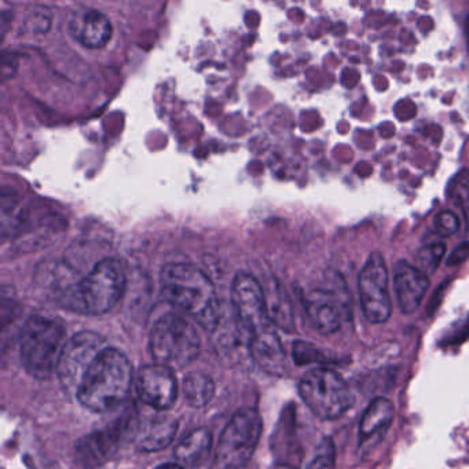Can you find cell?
Returning a JSON list of instances; mask_svg holds the SVG:
<instances>
[{"label":"cell","instance_id":"17","mask_svg":"<svg viewBox=\"0 0 469 469\" xmlns=\"http://www.w3.org/2000/svg\"><path fill=\"white\" fill-rule=\"evenodd\" d=\"M122 434L116 428L101 431L84 438L78 446V456L84 465L94 466L104 463L116 448L117 439Z\"/></svg>","mask_w":469,"mask_h":469},{"label":"cell","instance_id":"6","mask_svg":"<svg viewBox=\"0 0 469 469\" xmlns=\"http://www.w3.org/2000/svg\"><path fill=\"white\" fill-rule=\"evenodd\" d=\"M201 348L196 328L181 315L158 318L150 336V350L156 362L168 368H184L196 361Z\"/></svg>","mask_w":469,"mask_h":469},{"label":"cell","instance_id":"2","mask_svg":"<svg viewBox=\"0 0 469 469\" xmlns=\"http://www.w3.org/2000/svg\"><path fill=\"white\" fill-rule=\"evenodd\" d=\"M132 365L122 351L107 347L90 366L78 396L86 409L109 412L120 406L130 396Z\"/></svg>","mask_w":469,"mask_h":469},{"label":"cell","instance_id":"10","mask_svg":"<svg viewBox=\"0 0 469 469\" xmlns=\"http://www.w3.org/2000/svg\"><path fill=\"white\" fill-rule=\"evenodd\" d=\"M105 348L107 345L101 336L87 330L74 335L65 343L55 371L66 394L78 396L81 381L90 366Z\"/></svg>","mask_w":469,"mask_h":469},{"label":"cell","instance_id":"25","mask_svg":"<svg viewBox=\"0 0 469 469\" xmlns=\"http://www.w3.org/2000/svg\"><path fill=\"white\" fill-rule=\"evenodd\" d=\"M469 255V243H465L461 245L458 250H456L455 252H453V255L448 258V266H455L458 265V263H463L464 260H465L466 258H468Z\"/></svg>","mask_w":469,"mask_h":469},{"label":"cell","instance_id":"15","mask_svg":"<svg viewBox=\"0 0 469 469\" xmlns=\"http://www.w3.org/2000/svg\"><path fill=\"white\" fill-rule=\"evenodd\" d=\"M396 417V406L389 399L376 398L363 413L360 425L361 446L371 445L386 434Z\"/></svg>","mask_w":469,"mask_h":469},{"label":"cell","instance_id":"16","mask_svg":"<svg viewBox=\"0 0 469 469\" xmlns=\"http://www.w3.org/2000/svg\"><path fill=\"white\" fill-rule=\"evenodd\" d=\"M178 431V422L171 417H158L145 422L137 435L140 450L146 453L158 452L173 442Z\"/></svg>","mask_w":469,"mask_h":469},{"label":"cell","instance_id":"22","mask_svg":"<svg viewBox=\"0 0 469 469\" xmlns=\"http://www.w3.org/2000/svg\"><path fill=\"white\" fill-rule=\"evenodd\" d=\"M306 469H336V452L332 440L325 439L314 460Z\"/></svg>","mask_w":469,"mask_h":469},{"label":"cell","instance_id":"9","mask_svg":"<svg viewBox=\"0 0 469 469\" xmlns=\"http://www.w3.org/2000/svg\"><path fill=\"white\" fill-rule=\"evenodd\" d=\"M389 276L380 252H373L358 276L361 309L371 324H384L392 312Z\"/></svg>","mask_w":469,"mask_h":469},{"label":"cell","instance_id":"19","mask_svg":"<svg viewBox=\"0 0 469 469\" xmlns=\"http://www.w3.org/2000/svg\"><path fill=\"white\" fill-rule=\"evenodd\" d=\"M183 396L192 407H204L214 398V381L201 371H192L184 378Z\"/></svg>","mask_w":469,"mask_h":469},{"label":"cell","instance_id":"5","mask_svg":"<svg viewBox=\"0 0 469 469\" xmlns=\"http://www.w3.org/2000/svg\"><path fill=\"white\" fill-rule=\"evenodd\" d=\"M300 398L318 419H340L354 405L350 387L339 371L315 368L307 371L299 383Z\"/></svg>","mask_w":469,"mask_h":469},{"label":"cell","instance_id":"3","mask_svg":"<svg viewBox=\"0 0 469 469\" xmlns=\"http://www.w3.org/2000/svg\"><path fill=\"white\" fill-rule=\"evenodd\" d=\"M127 274L120 259L99 260L84 278L66 292V306L90 315L114 309L124 294Z\"/></svg>","mask_w":469,"mask_h":469},{"label":"cell","instance_id":"24","mask_svg":"<svg viewBox=\"0 0 469 469\" xmlns=\"http://www.w3.org/2000/svg\"><path fill=\"white\" fill-rule=\"evenodd\" d=\"M434 227L438 234L450 237L460 229V220L452 211H442L434 217Z\"/></svg>","mask_w":469,"mask_h":469},{"label":"cell","instance_id":"26","mask_svg":"<svg viewBox=\"0 0 469 469\" xmlns=\"http://www.w3.org/2000/svg\"><path fill=\"white\" fill-rule=\"evenodd\" d=\"M158 469H184L183 466L178 464H166V465L158 466Z\"/></svg>","mask_w":469,"mask_h":469},{"label":"cell","instance_id":"14","mask_svg":"<svg viewBox=\"0 0 469 469\" xmlns=\"http://www.w3.org/2000/svg\"><path fill=\"white\" fill-rule=\"evenodd\" d=\"M69 30L87 48L104 47L112 38L109 18L96 9L76 10L69 20Z\"/></svg>","mask_w":469,"mask_h":469},{"label":"cell","instance_id":"13","mask_svg":"<svg viewBox=\"0 0 469 469\" xmlns=\"http://www.w3.org/2000/svg\"><path fill=\"white\" fill-rule=\"evenodd\" d=\"M394 289L399 309L404 314L416 312L430 289V278L424 271L406 260H399L394 268Z\"/></svg>","mask_w":469,"mask_h":469},{"label":"cell","instance_id":"21","mask_svg":"<svg viewBox=\"0 0 469 469\" xmlns=\"http://www.w3.org/2000/svg\"><path fill=\"white\" fill-rule=\"evenodd\" d=\"M446 253V245L442 243H430L417 253V261H419L420 270L425 274L434 273Z\"/></svg>","mask_w":469,"mask_h":469},{"label":"cell","instance_id":"8","mask_svg":"<svg viewBox=\"0 0 469 469\" xmlns=\"http://www.w3.org/2000/svg\"><path fill=\"white\" fill-rule=\"evenodd\" d=\"M232 304L238 327L247 336L248 342H256L276 333L266 303L265 289L255 277L247 273H238L234 277Z\"/></svg>","mask_w":469,"mask_h":469},{"label":"cell","instance_id":"20","mask_svg":"<svg viewBox=\"0 0 469 469\" xmlns=\"http://www.w3.org/2000/svg\"><path fill=\"white\" fill-rule=\"evenodd\" d=\"M448 194L452 197L453 201L463 209L466 220H469V173L466 170L460 171L455 176L450 186H448Z\"/></svg>","mask_w":469,"mask_h":469},{"label":"cell","instance_id":"7","mask_svg":"<svg viewBox=\"0 0 469 469\" xmlns=\"http://www.w3.org/2000/svg\"><path fill=\"white\" fill-rule=\"evenodd\" d=\"M260 434V414L251 407L238 410L223 431L211 469H243L252 457Z\"/></svg>","mask_w":469,"mask_h":469},{"label":"cell","instance_id":"11","mask_svg":"<svg viewBox=\"0 0 469 469\" xmlns=\"http://www.w3.org/2000/svg\"><path fill=\"white\" fill-rule=\"evenodd\" d=\"M137 391L141 401L158 410H168L178 398V381L168 366H145L138 374Z\"/></svg>","mask_w":469,"mask_h":469},{"label":"cell","instance_id":"23","mask_svg":"<svg viewBox=\"0 0 469 469\" xmlns=\"http://www.w3.org/2000/svg\"><path fill=\"white\" fill-rule=\"evenodd\" d=\"M294 356L299 365L307 363L322 362L325 361L324 354L318 350L315 345L306 342H296L294 345Z\"/></svg>","mask_w":469,"mask_h":469},{"label":"cell","instance_id":"1","mask_svg":"<svg viewBox=\"0 0 469 469\" xmlns=\"http://www.w3.org/2000/svg\"><path fill=\"white\" fill-rule=\"evenodd\" d=\"M161 296L191 314L205 329L219 324L220 304L214 284L204 271L193 265L171 263L161 270Z\"/></svg>","mask_w":469,"mask_h":469},{"label":"cell","instance_id":"18","mask_svg":"<svg viewBox=\"0 0 469 469\" xmlns=\"http://www.w3.org/2000/svg\"><path fill=\"white\" fill-rule=\"evenodd\" d=\"M212 438L205 428L193 431L179 442L175 448V457L179 464L189 468H196L209 460L211 452Z\"/></svg>","mask_w":469,"mask_h":469},{"label":"cell","instance_id":"12","mask_svg":"<svg viewBox=\"0 0 469 469\" xmlns=\"http://www.w3.org/2000/svg\"><path fill=\"white\" fill-rule=\"evenodd\" d=\"M307 315L312 327L322 335H332L342 328L350 306L345 297L332 289H314L304 299Z\"/></svg>","mask_w":469,"mask_h":469},{"label":"cell","instance_id":"4","mask_svg":"<svg viewBox=\"0 0 469 469\" xmlns=\"http://www.w3.org/2000/svg\"><path fill=\"white\" fill-rule=\"evenodd\" d=\"M65 327L58 320L33 315L25 322L21 333V362L33 378H50L57 369L65 345Z\"/></svg>","mask_w":469,"mask_h":469}]
</instances>
